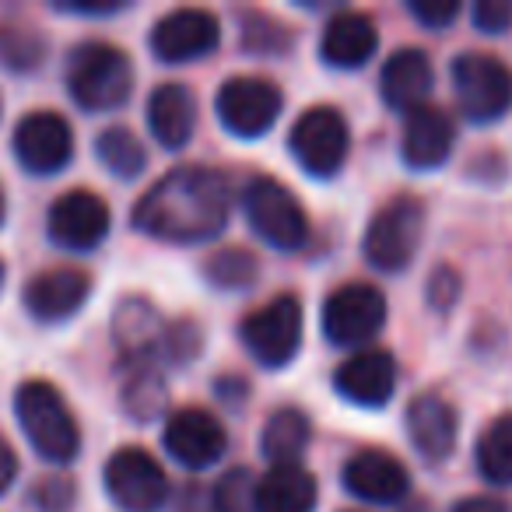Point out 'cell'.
I'll use <instances>...</instances> for the list:
<instances>
[{"label":"cell","mask_w":512,"mask_h":512,"mask_svg":"<svg viewBox=\"0 0 512 512\" xmlns=\"http://www.w3.org/2000/svg\"><path fill=\"white\" fill-rule=\"evenodd\" d=\"M228 225V183L204 165H183L158 179L134 207V228L165 242H204Z\"/></svg>","instance_id":"obj_1"},{"label":"cell","mask_w":512,"mask_h":512,"mask_svg":"<svg viewBox=\"0 0 512 512\" xmlns=\"http://www.w3.org/2000/svg\"><path fill=\"white\" fill-rule=\"evenodd\" d=\"M15 414L22 425L25 439L32 442L43 460L53 463H71L81 449V432L74 421L67 400L60 397V390L43 379H29L18 386L15 393Z\"/></svg>","instance_id":"obj_2"},{"label":"cell","mask_w":512,"mask_h":512,"mask_svg":"<svg viewBox=\"0 0 512 512\" xmlns=\"http://www.w3.org/2000/svg\"><path fill=\"white\" fill-rule=\"evenodd\" d=\"M67 88L74 102L88 113H106L130 99L134 88V67L120 46L85 43L71 53L67 64Z\"/></svg>","instance_id":"obj_3"},{"label":"cell","mask_w":512,"mask_h":512,"mask_svg":"<svg viewBox=\"0 0 512 512\" xmlns=\"http://www.w3.org/2000/svg\"><path fill=\"white\" fill-rule=\"evenodd\" d=\"M425 235V207L414 197H397L379 207L365 232V256L376 271L397 274L414 260Z\"/></svg>","instance_id":"obj_4"},{"label":"cell","mask_w":512,"mask_h":512,"mask_svg":"<svg viewBox=\"0 0 512 512\" xmlns=\"http://www.w3.org/2000/svg\"><path fill=\"white\" fill-rule=\"evenodd\" d=\"M246 218L267 246L285 249V253L302 249L309 239V218L302 204L285 183L271 176H256L246 186Z\"/></svg>","instance_id":"obj_5"},{"label":"cell","mask_w":512,"mask_h":512,"mask_svg":"<svg viewBox=\"0 0 512 512\" xmlns=\"http://www.w3.org/2000/svg\"><path fill=\"white\" fill-rule=\"evenodd\" d=\"M453 92L467 120L495 123L512 109V71L488 53H463L453 60Z\"/></svg>","instance_id":"obj_6"},{"label":"cell","mask_w":512,"mask_h":512,"mask_svg":"<svg viewBox=\"0 0 512 512\" xmlns=\"http://www.w3.org/2000/svg\"><path fill=\"white\" fill-rule=\"evenodd\" d=\"M242 344L264 365V369H285L302 344V306L295 295H278L264 309L242 320Z\"/></svg>","instance_id":"obj_7"},{"label":"cell","mask_w":512,"mask_h":512,"mask_svg":"<svg viewBox=\"0 0 512 512\" xmlns=\"http://www.w3.org/2000/svg\"><path fill=\"white\" fill-rule=\"evenodd\" d=\"M106 491L123 512H158L169 498V477L151 453L123 446L106 463Z\"/></svg>","instance_id":"obj_8"},{"label":"cell","mask_w":512,"mask_h":512,"mask_svg":"<svg viewBox=\"0 0 512 512\" xmlns=\"http://www.w3.org/2000/svg\"><path fill=\"white\" fill-rule=\"evenodd\" d=\"M386 323V299L372 285H344L323 306V334L337 348H355L383 330Z\"/></svg>","instance_id":"obj_9"},{"label":"cell","mask_w":512,"mask_h":512,"mask_svg":"<svg viewBox=\"0 0 512 512\" xmlns=\"http://www.w3.org/2000/svg\"><path fill=\"white\" fill-rule=\"evenodd\" d=\"M288 144H292V155L299 158V165L306 172H313V176H334L344 165V158H348L351 134L337 109L313 106L306 116H299Z\"/></svg>","instance_id":"obj_10"},{"label":"cell","mask_w":512,"mask_h":512,"mask_svg":"<svg viewBox=\"0 0 512 512\" xmlns=\"http://www.w3.org/2000/svg\"><path fill=\"white\" fill-rule=\"evenodd\" d=\"M281 113V92L264 78H232L218 92V120L235 137H260Z\"/></svg>","instance_id":"obj_11"},{"label":"cell","mask_w":512,"mask_h":512,"mask_svg":"<svg viewBox=\"0 0 512 512\" xmlns=\"http://www.w3.org/2000/svg\"><path fill=\"white\" fill-rule=\"evenodd\" d=\"M15 155H18V162L29 172H36V176L60 172L74 155L71 123L57 113H46V109L25 116L15 130Z\"/></svg>","instance_id":"obj_12"},{"label":"cell","mask_w":512,"mask_h":512,"mask_svg":"<svg viewBox=\"0 0 512 512\" xmlns=\"http://www.w3.org/2000/svg\"><path fill=\"white\" fill-rule=\"evenodd\" d=\"M109 214L106 200L92 190H71L50 207V239L74 253L95 249L109 232Z\"/></svg>","instance_id":"obj_13"},{"label":"cell","mask_w":512,"mask_h":512,"mask_svg":"<svg viewBox=\"0 0 512 512\" xmlns=\"http://www.w3.org/2000/svg\"><path fill=\"white\" fill-rule=\"evenodd\" d=\"M218 39L221 29L214 15L200 8H179L151 29V53L162 64H186V60L207 57L218 46Z\"/></svg>","instance_id":"obj_14"},{"label":"cell","mask_w":512,"mask_h":512,"mask_svg":"<svg viewBox=\"0 0 512 512\" xmlns=\"http://www.w3.org/2000/svg\"><path fill=\"white\" fill-rule=\"evenodd\" d=\"M225 446L228 435L221 428V421L211 411H200V407L176 411L169 418V425H165V449L190 470H204L211 463H218Z\"/></svg>","instance_id":"obj_15"},{"label":"cell","mask_w":512,"mask_h":512,"mask_svg":"<svg viewBox=\"0 0 512 512\" xmlns=\"http://www.w3.org/2000/svg\"><path fill=\"white\" fill-rule=\"evenodd\" d=\"M344 488L362 502L393 505L407 495L411 477L397 456L383 453V449H362L344 463Z\"/></svg>","instance_id":"obj_16"},{"label":"cell","mask_w":512,"mask_h":512,"mask_svg":"<svg viewBox=\"0 0 512 512\" xmlns=\"http://www.w3.org/2000/svg\"><path fill=\"white\" fill-rule=\"evenodd\" d=\"M92 295V278L74 267H57V271H43L29 281L25 288V309L36 316L39 323H60L71 320L85 299Z\"/></svg>","instance_id":"obj_17"},{"label":"cell","mask_w":512,"mask_h":512,"mask_svg":"<svg viewBox=\"0 0 512 512\" xmlns=\"http://www.w3.org/2000/svg\"><path fill=\"white\" fill-rule=\"evenodd\" d=\"M456 432H460V418H456L449 400L435 397V393H421L407 404V435H411L421 460H446L456 446Z\"/></svg>","instance_id":"obj_18"},{"label":"cell","mask_w":512,"mask_h":512,"mask_svg":"<svg viewBox=\"0 0 512 512\" xmlns=\"http://www.w3.org/2000/svg\"><path fill=\"white\" fill-rule=\"evenodd\" d=\"M334 386L348 404L383 407L397 390V365L386 351H358L337 369Z\"/></svg>","instance_id":"obj_19"},{"label":"cell","mask_w":512,"mask_h":512,"mask_svg":"<svg viewBox=\"0 0 512 512\" xmlns=\"http://www.w3.org/2000/svg\"><path fill=\"white\" fill-rule=\"evenodd\" d=\"M453 120H449L442 109L435 106H421L414 113H407L404 120V141H400V155L411 169L428 172L439 169L442 162L453 151Z\"/></svg>","instance_id":"obj_20"},{"label":"cell","mask_w":512,"mask_h":512,"mask_svg":"<svg viewBox=\"0 0 512 512\" xmlns=\"http://www.w3.org/2000/svg\"><path fill=\"white\" fill-rule=\"evenodd\" d=\"M376 46H379L376 22L369 15H362V11H341V15H334L320 39L323 60L330 67H341V71H355V67L369 64Z\"/></svg>","instance_id":"obj_21"},{"label":"cell","mask_w":512,"mask_h":512,"mask_svg":"<svg viewBox=\"0 0 512 512\" xmlns=\"http://www.w3.org/2000/svg\"><path fill=\"white\" fill-rule=\"evenodd\" d=\"M432 64L421 50H397L390 60L383 64V74H379V92H383V102L390 109H400V113H414V109L425 106L428 92H432Z\"/></svg>","instance_id":"obj_22"},{"label":"cell","mask_w":512,"mask_h":512,"mask_svg":"<svg viewBox=\"0 0 512 512\" xmlns=\"http://www.w3.org/2000/svg\"><path fill=\"white\" fill-rule=\"evenodd\" d=\"M165 323L155 313V306L144 299H127L116 309L113 320V337L120 355L127 358V365H148L158 351L165 348Z\"/></svg>","instance_id":"obj_23"},{"label":"cell","mask_w":512,"mask_h":512,"mask_svg":"<svg viewBox=\"0 0 512 512\" xmlns=\"http://www.w3.org/2000/svg\"><path fill=\"white\" fill-rule=\"evenodd\" d=\"M148 127L162 148L179 151L197 127V102L183 85H158L148 99Z\"/></svg>","instance_id":"obj_24"},{"label":"cell","mask_w":512,"mask_h":512,"mask_svg":"<svg viewBox=\"0 0 512 512\" xmlns=\"http://www.w3.org/2000/svg\"><path fill=\"white\" fill-rule=\"evenodd\" d=\"M316 477L302 467H274L256 484V512H313Z\"/></svg>","instance_id":"obj_25"},{"label":"cell","mask_w":512,"mask_h":512,"mask_svg":"<svg viewBox=\"0 0 512 512\" xmlns=\"http://www.w3.org/2000/svg\"><path fill=\"white\" fill-rule=\"evenodd\" d=\"M309 439H313V425L299 407H281L278 414H271V421L264 425L260 435V449L274 467H292L302 453H306Z\"/></svg>","instance_id":"obj_26"},{"label":"cell","mask_w":512,"mask_h":512,"mask_svg":"<svg viewBox=\"0 0 512 512\" xmlns=\"http://www.w3.org/2000/svg\"><path fill=\"white\" fill-rule=\"evenodd\" d=\"M95 155L120 179H137L144 172V165H148V151H144V144L127 127L102 130L99 141H95Z\"/></svg>","instance_id":"obj_27"},{"label":"cell","mask_w":512,"mask_h":512,"mask_svg":"<svg viewBox=\"0 0 512 512\" xmlns=\"http://www.w3.org/2000/svg\"><path fill=\"white\" fill-rule=\"evenodd\" d=\"M477 470L491 484H512V414L488 425L477 442Z\"/></svg>","instance_id":"obj_28"},{"label":"cell","mask_w":512,"mask_h":512,"mask_svg":"<svg viewBox=\"0 0 512 512\" xmlns=\"http://www.w3.org/2000/svg\"><path fill=\"white\" fill-rule=\"evenodd\" d=\"M130 376L123 383V407H127L130 418L137 421H151L162 414L165 407V383L155 369L148 365H127Z\"/></svg>","instance_id":"obj_29"},{"label":"cell","mask_w":512,"mask_h":512,"mask_svg":"<svg viewBox=\"0 0 512 512\" xmlns=\"http://www.w3.org/2000/svg\"><path fill=\"white\" fill-rule=\"evenodd\" d=\"M204 278L211 281V288H221V292H242L260 278V264L246 249H221V253H211L204 260Z\"/></svg>","instance_id":"obj_30"},{"label":"cell","mask_w":512,"mask_h":512,"mask_svg":"<svg viewBox=\"0 0 512 512\" xmlns=\"http://www.w3.org/2000/svg\"><path fill=\"white\" fill-rule=\"evenodd\" d=\"M46 57V39L29 25H4L0 29V60L11 71H36Z\"/></svg>","instance_id":"obj_31"},{"label":"cell","mask_w":512,"mask_h":512,"mask_svg":"<svg viewBox=\"0 0 512 512\" xmlns=\"http://www.w3.org/2000/svg\"><path fill=\"white\" fill-rule=\"evenodd\" d=\"M256 477L235 467L214 484V512H256Z\"/></svg>","instance_id":"obj_32"},{"label":"cell","mask_w":512,"mask_h":512,"mask_svg":"<svg viewBox=\"0 0 512 512\" xmlns=\"http://www.w3.org/2000/svg\"><path fill=\"white\" fill-rule=\"evenodd\" d=\"M242 43L256 53H278V50H288L292 46V36H288L285 25L271 22V18H246V32H242Z\"/></svg>","instance_id":"obj_33"},{"label":"cell","mask_w":512,"mask_h":512,"mask_svg":"<svg viewBox=\"0 0 512 512\" xmlns=\"http://www.w3.org/2000/svg\"><path fill=\"white\" fill-rule=\"evenodd\" d=\"M39 512H67L74 505V484L67 477H46L32 491Z\"/></svg>","instance_id":"obj_34"},{"label":"cell","mask_w":512,"mask_h":512,"mask_svg":"<svg viewBox=\"0 0 512 512\" xmlns=\"http://www.w3.org/2000/svg\"><path fill=\"white\" fill-rule=\"evenodd\" d=\"M474 25L481 32H491V36H502L512 25V0H477Z\"/></svg>","instance_id":"obj_35"},{"label":"cell","mask_w":512,"mask_h":512,"mask_svg":"<svg viewBox=\"0 0 512 512\" xmlns=\"http://www.w3.org/2000/svg\"><path fill=\"white\" fill-rule=\"evenodd\" d=\"M411 15L428 29H446L460 15V4L456 0H411Z\"/></svg>","instance_id":"obj_36"},{"label":"cell","mask_w":512,"mask_h":512,"mask_svg":"<svg viewBox=\"0 0 512 512\" xmlns=\"http://www.w3.org/2000/svg\"><path fill=\"white\" fill-rule=\"evenodd\" d=\"M200 348V330L193 327V323H172L169 330H165V348L176 362H183V358H190L193 351Z\"/></svg>","instance_id":"obj_37"},{"label":"cell","mask_w":512,"mask_h":512,"mask_svg":"<svg viewBox=\"0 0 512 512\" xmlns=\"http://www.w3.org/2000/svg\"><path fill=\"white\" fill-rule=\"evenodd\" d=\"M456 295H460V278H456V271L439 267V271L432 274V285H428V302H432L435 309H449L456 302Z\"/></svg>","instance_id":"obj_38"},{"label":"cell","mask_w":512,"mask_h":512,"mask_svg":"<svg viewBox=\"0 0 512 512\" xmlns=\"http://www.w3.org/2000/svg\"><path fill=\"white\" fill-rule=\"evenodd\" d=\"M64 15H116V11H123L127 4H120V0H109V4H57Z\"/></svg>","instance_id":"obj_39"},{"label":"cell","mask_w":512,"mask_h":512,"mask_svg":"<svg viewBox=\"0 0 512 512\" xmlns=\"http://www.w3.org/2000/svg\"><path fill=\"white\" fill-rule=\"evenodd\" d=\"M453 512H509V505H505L502 498L474 495V498H463V502H456Z\"/></svg>","instance_id":"obj_40"},{"label":"cell","mask_w":512,"mask_h":512,"mask_svg":"<svg viewBox=\"0 0 512 512\" xmlns=\"http://www.w3.org/2000/svg\"><path fill=\"white\" fill-rule=\"evenodd\" d=\"M15 474H18V456H15V449H11L8 442L0 439V495L11 488Z\"/></svg>","instance_id":"obj_41"},{"label":"cell","mask_w":512,"mask_h":512,"mask_svg":"<svg viewBox=\"0 0 512 512\" xmlns=\"http://www.w3.org/2000/svg\"><path fill=\"white\" fill-rule=\"evenodd\" d=\"M4 214H8V204H4V190H0V225H4Z\"/></svg>","instance_id":"obj_42"},{"label":"cell","mask_w":512,"mask_h":512,"mask_svg":"<svg viewBox=\"0 0 512 512\" xmlns=\"http://www.w3.org/2000/svg\"><path fill=\"white\" fill-rule=\"evenodd\" d=\"M0 288H4V264H0Z\"/></svg>","instance_id":"obj_43"}]
</instances>
